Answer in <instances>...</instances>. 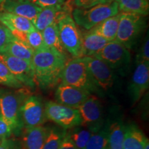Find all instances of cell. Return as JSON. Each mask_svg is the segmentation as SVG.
<instances>
[{"mask_svg":"<svg viewBox=\"0 0 149 149\" xmlns=\"http://www.w3.org/2000/svg\"><path fill=\"white\" fill-rule=\"evenodd\" d=\"M81 58L86 64L93 78L102 93L113 91L117 81L115 72L104 61L95 57L85 56Z\"/></svg>","mask_w":149,"mask_h":149,"instance_id":"8fae6325","label":"cell"},{"mask_svg":"<svg viewBox=\"0 0 149 149\" xmlns=\"http://www.w3.org/2000/svg\"><path fill=\"white\" fill-rule=\"evenodd\" d=\"M64 1H65V2H66V1H69V0H64Z\"/></svg>","mask_w":149,"mask_h":149,"instance_id":"ab89813d","label":"cell"},{"mask_svg":"<svg viewBox=\"0 0 149 149\" xmlns=\"http://www.w3.org/2000/svg\"><path fill=\"white\" fill-rule=\"evenodd\" d=\"M20 120L23 128L42 126L46 121L45 104L40 97L29 95L20 109Z\"/></svg>","mask_w":149,"mask_h":149,"instance_id":"30bf717a","label":"cell"},{"mask_svg":"<svg viewBox=\"0 0 149 149\" xmlns=\"http://www.w3.org/2000/svg\"><path fill=\"white\" fill-rule=\"evenodd\" d=\"M90 95V93L84 89L61 83L56 88L55 98L57 103L77 109Z\"/></svg>","mask_w":149,"mask_h":149,"instance_id":"5bb4252c","label":"cell"},{"mask_svg":"<svg viewBox=\"0 0 149 149\" xmlns=\"http://www.w3.org/2000/svg\"><path fill=\"white\" fill-rule=\"evenodd\" d=\"M48 127L39 126L30 128H23L22 144L23 149H43L48 133Z\"/></svg>","mask_w":149,"mask_h":149,"instance_id":"e0dca14e","label":"cell"},{"mask_svg":"<svg viewBox=\"0 0 149 149\" xmlns=\"http://www.w3.org/2000/svg\"><path fill=\"white\" fill-rule=\"evenodd\" d=\"M146 27V16L130 13H121L115 40L128 49H131L138 42Z\"/></svg>","mask_w":149,"mask_h":149,"instance_id":"277c9868","label":"cell"},{"mask_svg":"<svg viewBox=\"0 0 149 149\" xmlns=\"http://www.w3.org/2000/svg\"><path fill=\"white\" fill-rule=\"evenodd\" d=\"M46 119L68 130L77 126H81V119L77 109L68 107L56 102H48L45 104Z\"/></svg>","mask_w":149,"mask_h":149,"instance_id":"ba28073f","label":"cell"},{"mask_svg":"<svg viewBox=\"0 0 149 149\" xmlns=\"http://www.w3.org/2000/svg\"><path fill=\"white\" fill-rule=\"evenodd\" d=\"M125 124L121 118L109 122V149H123Z\"/></svg>","mask_w":149,"mask_h":149,"instance_id":"603a6c76","label":"cell"},{"mask_svg":"<svg viewBox=\"0 0 149 149\" xmlns=\"http://www.w3.org/2000/svg\"><path fill=\"white\" fill-rule=\"evenodd\" d=\"M0 141H1V140H0Z\"/></svg>","mask_w":149,"mask_h":149,"instance_id":"60d3db41","label":"cell"},{"mask_svg":"<svg viewBox=\"0 0 149 149\" xmlns=\"http://www.w3.org/2000/svg\"><path fill=\"white\" fill-rule=\"evenodd\" d=\"M67 62L66 54L54 48L45 46L35 51L31 63L37 84L43 90L57 86Z\"/></svg>","mask_w":149,"mask_h":149,"instance_id":"6da1fadb","label":"cell"},{"mask_svg":"<svg viewBox=\"0 0 149 149\" xmlns=\"http://www.w3.org/2000/svg\"><path fill=\"white\" fill-rule=\"evenodd\" d=\"M13 37L10 31L5 26L0 23V53H2L3 49Z\"/></svg>","mask_w":149,"mask_h":149,"instance_id":"1f68e13d","label":"cell"},{"mask_svg":"<svg viewBox=\"0 0 149 149\" xmlns=\"http://www.w3.org/2000/svg\"><path fill=\"white\" fill-rule=\"evenodd\" d=\"M136 64L141 62H149V39L148 33H147L144 42L141 44L135 58Z\"/></svg>","mask_w":149,"mask_h":149,"instance_id":"4dcf8cb0","label":"cell"},{"mask_svg":"<svg viewBox=\"0 0 149 149\" xmlns=\"http://www.w3.org/2000/svg\"><path fill=\"white\" fill-rule=\"evenodd\" d=\"M65 2L64 4L42 8L37 15L33 25L35 29L42 32L44 29L53 23H57L60 19L70 14V6Z\"/></svg>","mask_w":149,"mask_h":149,"instance_id":"9a60e30c","label":"cell"},{"mask_svg":"<svg viewBox=\"0 0 149 149\" xmlns=\"http://www.w3.org/2000/svg\"><path fill=\"white\" fill-rule=\"evenodd\" d=\"M68 135L78 149H85L93 133L81 126L66 130Z\"/></svg>","mask_w":149,"mask_h":149,"instance_id":"4316f807","label":"cell"},{"mask_svg":"<svg viewBox=\"0 0 149 149\" xmlns=\"http://www.w3.org/2000/svg\"><path fill=\"white\" fill-rule=\"evenodd\" d=\"M12 129L0 113V140L8 138L12 135Z\"/></svg>","mask_w":149,"mask_h":149,"instance_id":"836d02e7","label":"cell"},{"mask_svg":"<svg viewBox=\"0 0 149 149\" xmlns=\"http://www.w3.org/2000/svg\"><path fill=\"white\" fill-rule=\"evenodd\" d=\"M0 60L8 68L11 73L24 86L35 88L36 86L32 63L5 53H0Z\"/></svg>","mask_w":149,"mask_h":149,"instance_id":"7c38bea8","label":"cell"},{"mask_svg":"<svg viewBox=\"0 0 149 149\" xmlns=\"http://www.w3.org/2000/svg\"><path fill=\"white\" fill-rule=\"evenodd\" d=\"M59 149H78L72 139H70V136L67 133V130L65 133L64 137H63Z\"/></svg>","mask_w":149,"mask_h":149,"instance_id":"8d00e7d4","label":"cell"},{"mask_svg":"<svg viewBox=\"0 0 149 149\" xmlns=\"http://www.w3.org/2000/svg\"><path fill=\"white\" fill-rule=\"evenodd\" d=\"M143 149H149V140L148 138H147L146 142H145L144 148Z\"/></svg>","mask_w":149,"mask_h":149,"instance_id":"74e56055","label":"cell"},{"mask_svg":"<svg viewBox=\"0 0 149 149\" xmlns=\"http://www.w3.org/2000/svg\"><path fill=\"white\" fill-rule=\"evenodd\" d=\"M122 13H130L147 16L149 13L148 0H113Z\"/></svg>","mask_w":149,"mask_h":149,"instance_id":"cb8c5ba5","label":"cell"},{"mask_svg":"<svg viewBox=\"0 0 149 149\" xmlns=\"http://www.w3.org/2000/svg\"><path fill=\"white\" fill-rule=\"evenodd\" d=\"M109 122H104L101 129L92 134L85 149H109Z\"/></svg>","mask_w":149,"mask_h":149,"instance_id":"484cf974","label":"cell"},{"mask_svg":"<svg viewBox=\"0 0 149 149\" xmlns=\"http://www.w3.org/2000/svg\"><path fill=\"white\" fill-rule=\"evenodd\" d=\"M120 18V13L112 16L97 24L90 31L104 37L109 42L114 41L117 35Z\"/></svg>","mask_w":149,"mask_h":149,"instance_id":"44dd1931","label":"cell"},{"mask_svg":"<svg viewBox=\"0 0 149 149\" xmlns=\"http://www.w3.org/2000/svg\"><path fill=\"white\" fill-rule=\"evenodd\" d=\"M28 96L22 88L18 91L0 89V113L14 133L20 132L22 129L20 109Z\"/></svg>","mask_w":149,"mask_h":149,"instance_id":"3957f363","label":"cell"},{"mask_svg":"<svg viewBox=\"0 0 149 149\" xmlns=\"http://www.w3.org/2000/svg\"><path fill=\"white\" fill-rule=\"evenodd\" d=\"M112 1L113 0H74V4L76 8H88L96 5L111 3Z\"/></svg>","mask_w":149,"mask_h":149,"instance_id":"d6a6232c","label":"cell"},{"mask_svg":"<svg viewBox=\"0 0 149 149\" xmlns=\"http://www.w3.org/2000/svg\"><path fill=\"white\" fill-rule=\"evenodd\" d=\"M109 42L104 37L89 30L87 33L82 34L83 57H93L101 51Z\"/></svg>","mask_w":149,"mask_h":149,"instance_id":"ffe728a7","label":"cell"},{"mask_svg":"<svg viewBox=\"0 0 149 149\" xmlns=\"http://www.w3.org/2000/svg\"><path fill=\"white\" fill-rule=\"evenodd\" d=\"M118 13V6L113 1L88 8H74L72 12V17L77 26L89 31L97 24Z\"/></svg>","mask_w":149,"mask_h":149,"instance_id":"5b68a950","label":"cell"},{"mask_svg":"<svg viewBox=\"0 0 149 149\" xmlns=\"http://www.w3.org/2000/svg\"><path fill=\"white\" fill-rule=\"evenodd\" d=\"M66 130L57 127H48L43 149H59Z\"/></svg>","mask_w":149,"mask_h":149,"instance_id":"83f0119b","label":"cell"},{"mask_svg":"<svg viewBox=\"0 0 149 149\" xmlns=\"http://www.w3.org/2000/svg\"><path fill=\"white\" fill-rule=\"evenodd\" d=\"M3 1V0H0V4H1V3H2Z\"/></svg>","mask_w":149,"mask_h":149,"instance_id":"f35d334b","label":"cell"},{"mask_svg":"<svg viewBox=\"0 0 149 149\" xmlns=\"http://www.w3.org/2000/svg\"><path fill=\"white\" fill-rule=\"evenodd\" d=\"M149 86V62H141L136 64L129 86L128 94L132 103L135 104L142 97Z\"/></svg>","mask_w":149,"mask_h":149,"instance_id":"4fadbf2b","label":"cell"},{"mask_svg":"<svg viewBox=\"0 0 149 149\" xmlns=\"http://www.w3.org/2000/svg\"><path fill=\"white\" fill-rule=\"evenodd\" d=\"M77 110L81 119V126L93 133L97 132L104 126L103 108L95 95L91 94Z\"/></svg>","mask_w":149,"mask_h":149,"instance_id":"9c48e42d","label":"cell"},{"mask_svg":"<svg viewBox=\"0 0 149 149\" xmlns=\"http://www.w3.org/2000/svg\"><path fill=\"white\" fill-rule=\"evenodd\" d=\"M34 52V50L29 44L13 37L3 49L2 53L31 62Z\"/></svg>","mask_w":149,"mask_h":149,"instance_id":"7402d4cb","label":"cell"},{"mask_svg":"<svg viewBox=\"0 0 149 149\" xmlns=\"http://www.w3.org/2000/svg\"><path fill=\"white\" fill-rule=\"evenodd\" d=\"M0 149H23V148L20 141L8 137L0 141Z\"/></svg>","mask_w":149,"mask_h":149,"instance_id":"e575fe53","label":"cell"},{"mask_svg":"<svg viewBox=\"0 0 149 149\" xmlns=\"http://www.w3.org/2000/svg\"><path fill=\"white\" fill-rule=\"evenodd\" d=\"M44 45L46 47L54 48L61 53L66 54V51L61 44L59 36L58 27L57 23H53L42 31Z\"/></svg>","mask_w":149,"mask_h":149,"instance_id":"d4e9b609","label":"cell"},{"mask_svg":"<svg viewBox=\"0 0 149 149\" xmlns=\"http://www.w3.org/2000/svg\"><path fill=\"white\" fill-rule=\"evenodd\" d=\"M0 23L5 26L11 33H27L35 29L33 24L28 19L3 11L0 12Z\"/></svg>","mask_w":149,"mask_h":149,"instance_id":"ac0fdd59","label":"cell"},{"mask_svg":"<svg viewBox=\"0 0 149 149\" xmlns=\"http://www.w3.org/2000/svg\"><path fill=\"white\" fill-rule=\"evenodd\" d=\"M1 8L3 12L23 17L29 19L33 24L42 9L30 0H3L1 3Z\"/></svg>","mask_w":149,"mask_h":149,"instance_id":"2e32d148","label":"cell"},{"mask_svg":"<svg viewBox=\"0 0 149 149\" xmlns=\"http://www.w3.org/2000/svg\"><path fill=\"white\" fill-rule=\"evenodd\" d=\"M0 84L15 89L24 88V85L11 73L7 66L0 60Z\"/></svg>","mask_w":149,"mask_h":149,"instance_id":"f1b7e54d","label":"cell"},{"mask_svg":"<svg viewBox=\"0 0 149 149\" xmlns=\"http://www.w3.org/2000/svg\"><path fill=\"white\" fill-rule=\"evenodd\" d=\"M26 40L29 45L34 51H37L46 46L44 45L42 33L36 29L26 33Z\"/></svg>","mask_w":149,"mask_h":149,"instance_id":"f546056e","label":"cell"},{"mask_svg":"<svg viewBox=\"0 0 149 149\" xmlns=\"http://www.w3.org/2000/svg\"><path fill=\"white\" fill-rule=\"evenodd\" d=\"M93 57L104 61L113 72L123 76L127 74L131 61L129 49L115 40L109 42Z\"/></svg>","mask_w":149,"mask_h":149,"instance_id":"8992f818","label":"cell"},{"mask_svg":"<svg viewBox=\"0 0 149 149\" xmlns=\"http://www.w3.org/2000/svg\"><path fill=\"white\" fill-rule=\"evenodd\" d=\"M147 137L143 131L133 123L125 125L123 149H143Z\"/></svg>","mask_w":149,"mask_h":149,"instance_id":"d6986e66","label":"cell"},{"mask_svg":"<svg viewBox=\"0 0 149 149\" xmlns=\"http://www.w3.org/2000/svg\"><path fill=\"white\" fill-rule=\"evenodd\" d=\"M30 1L42 8L60 6L65 3L64 0H30Z\"/></svg>","mask_w":149,"mask_h":149,"instance_id":"d590c367","label":"cell"},{"mask_svg":"<svg viewBox=\"0 0 149 149\" xmlns=\"http://www.w3.org/2000/svg\"><path fill=\"white\" fill-rule=\"evenodd\" d=\"M59 36L64 50L73 58L83 57L82 33L70 14L57 22Z\"/></svg>","mask_w":149,"mask_h":149,"instance_id":"52a82bcc","label":"cell"},{"mask_svg":"<svg viewBox=\"0 0 149 149\" xmlns=\"http://www.w3.org/2000/svg\"><path fill=\"white\" fill-rule=\"evenodd\" d=\"M61 83L84 89L91 94L95 93L100 96L103 94L81 57L67 62L61 73Z\"/></svg>","mask_w":149,"mask_h":149,"instance_id":"7a4b0ae2","label":"cell"}]
</instances>
